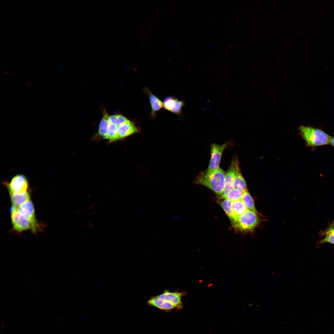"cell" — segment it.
<instances>
[{"mask_svg": "<svg viewBox=\"0 0 334 334\" xmlns=\"http://www.w3.org/2000/svg\"><path fill=\"white\" fill-rule=\"evenodd\" d=\"M225 172L220 167L214 171H202L194 180L196 184L204 186L212 191L221 199L223 195Z\"/></svg>", "mask_w": 334, "mask_h": 334, "instance_id": "obj_1", "label": "cell"}, {"mask_svg": "<svg viewBox=\"0 0 334 334\" xmlns=\"http://www.w3.org/2000/svg\"><path fill=\"white\" fill-rule=\"evenodd\" d=\"M298 130L308 146L315 147L330 144L331 137L320 129L302 126Z\"/></svg>", "mask_w": 334, "mask_h": 334, "instance_id": "obj_2", "label": "cell"}, {"mask_svg": "<svg viewBox=\"0 0 334 334\" xmlns=\"http://www.w3.org/2000/svg\"><path fill=\"white\" fill-rule=\"evenodd\" d=\"M256 213L247 210L236 220L231 223L236 230L246 232L253 230L259 222Z\"/></svg>", "mask_w": 334, "mask_h": 334, "instance_id": "obj_3", "label": "cell"}, {"mask_svg": "<svg viewBox=\"0 0 334 334\" xmlns=\"http://www.w3.org/2000/svg\"><path fill=\"white\" fill-rule=\"evenodd\" d=\"M11 219L13 228L19 232L30 229L35 232L39 228L38 223H34L25 218L17 210H11Z\"/></svg>", "mask_w": 334, "mask_h": 334, "instance_id": "obj_4", "label": "cell"}, {"mask_svg": "<svg viewBox=\"0 0 334 334\" xmlns=\"http://www.w3.org/2000/svg\"><path fill=\"white\" fill-rule=\"evenodd\" d=\"M228 146V143L221 144L212 143L211 145V157L207 170L214 171L220 167L219 166L223 152Z\"/></svg>", "mask_w": 334, "mask_h": 334, "instance_id": "obj_5", "label": "cell"}, {"mask_svg": "<svg viewBox=\"0 0 334 334\" xmlns=\"http://www.w3.org/2000/svg\"><path fill=\"white\" fill-rule=\"evenodd\" d=\"M239 163L237 157H233L230 165L225 172L224 190L221 199H225L228 193L234 188V181L237 165Z\"/></svg>", "mask_w": 334, "mask_h": 334, "instance_id": "obj_6", "label": "cell"}, {"mask_svg": "<svg viewBox=\"0 0 334 334\" xmlns=\"http://www.w3.org/2000/svg\"><path fill=\"white\" fill-rule=\"evenodd\" d=\"M7 186L9 193H24L27 192L28 184L25 176L19 174L14 176Z\"/></svg>", "mask_w": 334, "mask_h": 334, "instance_id": "obj_7", "label": "cell"}, {"mask_svg": "<svg viewBox=\"0 0 334 334\" xmlns=\"http://www.w3.org/2000/svg\"><path fill=\"white\" fill-rule=\"evenodd\" d=\"M186 294L185 292H171L166 290L162 293L156 296L161 299L170 302L176 308L180 310L183 308L182 297Z\"/></svg>", "mask_w": 334, "mask_h": 334, "instance_id": "obj_8", "label": "cell"}, {"mask_svg": "<svg viewBox=\"0 0 334 334\" xmlns=\"http://www.w3.org/2000/svg\"><path fill=\"white\" fill-rule=\"evenodd\" d=\"M184 105L183 101L172 96L167 97L163 102V106L165 109L178 114H181Z\"/></svg>", "mask_w": 334, "mask_h": 334, "instance_id": "obj_9", "label": "cell"}, {"mask_svg": "<svg viewBox=\"0 0 334 334\" xmlns=\"http://www.w3.org/2000/svg\"><path fill=\"white\" fill-rule=\"evenodd\" d=\"M22 215L31 221L38 223L35 218V212L33 204L29 200L21 204L17 209Z\"/></svg>", "mask_w": 334, "mask_h": 334, "instance_id": "obj_10", "label": "cell"}, {"mask_svg": "<svg viewBox=\"0 0 334 334\" xmlns=\"http://www.w3.org/2000/svg\"><path fill=\"white\" fill-rule=\"evenodd\" d=\"M118 131L120 139H122L137 133L138 130L134 124L128 120L118 126Z\"/></svg>", "mask_w": 334, "mask_h": 334, "instance_id": "obj_11", "label": "cell"}, {"mask_svg": "<svg viewBox=\"0 0 334 334\" xmlns=\"http://www.w3.org/2000/svg\"><path fill=\"white\" fill-rule=\"evenodd\" d=\"M12 203L11 210H17L23 203L30 200V195L28 192L24 193H9Z\"/></svg>", "mask_w": 334, "mask_h": 334, "instance_id": "obj_12", "label": "cell"}, {"mask_svg": "<svg viewBox=\"0 0 334 334\" xmlns=\"http://www.w3.org/2000/svg\"><path fill=\"white\" fill-rule=\"evenodd\" d=\"M148 303L151 306L166 311H170L175 308V306L171 303L161 299L156 296L152 297L148 301Z\"/></svg>", "mask_w": 334, "mask_h": 334, "instance_id": "obj_13", "label": "cell"}, {"mask_svg": "<svg viewBox=\"0 0 334 334\" xmlns=\"http://www.w3.org/2000/svg\"><path fill=\"white\" fill-rule=\"evenodd\" d=\"M233 186L234 188L238 189L242 192L247 190L246 182L240 171L239 163L236 169Z\"/></svg>", "mask_w": 334, "mask_h": 334, "instance_id": "obj_14", "label": "cell"}, {"mask_svg": "<svg viewBox=\"0 0 334 334\" xmlns=\"http://www.w3.org/2000/svg\"><path fill=\"white\" fill-rule=\"evenodd\" d=\"M146 92L149 96V101L152 108L151 115L153 116L155 115L156 112L163 106V103L156 96L152 93L149 90L146 89Z\"/></svg>", "mask_w": 334, "mask_h": 334, "instance_id": "obj_15", "label": "cell"}, {"mask_svg": "<svg viewBox=\"0 0 334 334\" xmlns=\"http://www.w3.org/2000/svg\"><path fill=\"white\" fill-rule=\"evenodd\" d=\"M232 208L234 220L232 222L247 210L241 199L232 202Z\"/></svg>", "mask_w": 334, "mask_h": 334, "instance_id": "obj_16", "label": "cell"}, {"mask_svg": "<svg viewBox=\"0 0 334 334\" xmlns=\"http://www.w3.org/2000/svg\"><path fill=\"white\" fill-rule=\"evenodd\" d=\"M109 115L105 111L103 112V117L99 123L98 131V134L104 139L107 136V130L109 122L108 118Z\"/></svg>", "mask_w": 334, "mask_h": 334, "instance_id": "obj_17", "label": "cell"}, {"mask_svg": "<svg viewBox=\"0 0 334 334\" xmlns=\"http://www.w3.org/2000/svg\"><path fill=\"white\" fill-rule=\"evenodd\" d=\"M241 200L247 210L257 213L253 200L247 190L243 192Z\"/></svg>", "mask_w": 334, "mask_h": 334, "instance_id": "obj_18", "label": "cell"}, {"mask_svg": "<svg viewBox=\"0 0 334 334\" xmlns=\"http://www.w3.org/2000/svg\"><path fill=\"white\" fill-rule=\"evenodd\" d=\"M105 139L109 140L111 142L120 139L118 134V126L109 123Z\"/></svg>", "mask_w": 334, "mask_h": 334, "instance_id": "obj_19", "label": "cell"}, {"mask_svg": "<svg viewBox=\"0 0 334 334\" xmlns=\"http://www.w3.org/2000/svg\"><path fill=\"white\" fill-rule=\"evenodd\" d=\"M218 203L228 216L231 222L233 221L234 218L233 215L232 202L225 199L223 201H219Z\"/></svg>", "mask_w": 334, "mask_h": 334, "instance_id": "obj_20", "label": "cell"}, {"mask_svg": "<svg viewBox=\"0 0 334 334\" xmlns=\"http://www.w3.org/2000/svg\"><path fill=\"white\" fill-rule=\"evenodd\" d=\"M243 192L238 189L233 188L228 193L226 199L232 202L241 200Z\"/></svg>", "mask_w": 334, "mask_h": 334, "instance_id": "obj_21", "label": "cell"}, {"mask_svg": "<svg viewBox=\"0 0 334 334\" xmlns=\"http://www.w3.org/2000/svg\"><path fill=\"white\" fill-rule=\"evenodd\" d=\"M128 120L126 118L121 114L109 115L108 118L109 123L114 124L118 126Z\"/></svg>", "mask_w": 334, "mask_h": 334, "instance_id": "obj_22", "label": "cell"}, {"mask_svg": "<svg viewBox=\"0 0 334 334\" xmlns=\"http://www.w3.org/2000/svg\"><path fill=\"white\" fill-rule=\"evenodd\" d=\"M325 234V236L324 238L320 241V243L328 242L334 244V234L327 233Z\"/></svg>", "mask_w": 334, "mask_h": 334, "instance_id": "obj_23", "label": "cell"}, {"mask_svg": "<svg viewBox=\"0 0 334 334\" xmlns=\"http://www.w3.org/2000/svg\"><path fill=\"white\" fill-rule=\"evenodd\" d=\"M327 233L334 234V223L332 224L324 232V234Z\"/></svg>", "mask_w": 334, "mask_h": 334, "instance_id": "obj_24", "label": "cell"}, {"mask_svg": "<svg viewBox=\"0 0 334 334\" xmlns=\"http://www.w3.org/2000/svg\"><path fill=\"white\" fill-rule=\"evenodd\" d=\"M330 144L334 147V137H331Z\"/></svg>", "mask_w": 334, "mask_h": 334, "instance_id": "obj_25", "label": "cell"}]
</instances>
